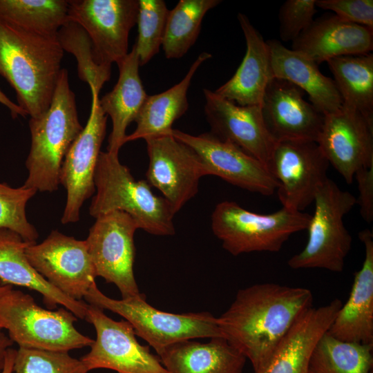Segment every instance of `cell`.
I'll use <instances>...</instances> for the list:
<instances>
[{
    "mask_svg": "<svg viewBox=\"0 0 373 373\" xmlns=\"http://www.w3.org/2000/svg\"><path fill=\"white\" fill-rule=\"evenodd\" d=\"M107 115L99 106V95H92V105L86 126L68 151L59 181L66 191V202L61 222H77L85 200L95 191V172L106 132Z\"/></svg>",
    "mask_w": 373,
    "mask_h": 373,
    "instance_id": "cell-15",
    "label": "cell"
},
{
    "mask_svg": "<svg viewBox=\"0 0 373 373\" xmlns=\"http://www.w3.org/2000/svg\"><path fill=\"white\" fill-rule=\"evenodd\" d=\"M139 226L128 214L113 211L96 218L86 242L97 277L114 284L122 298L138 296L134 272V234Z\"/></svg>",
    "mask_w": 373,
    "mask_h": 373,
    "instance_id": "cell-9",
    "label": "cell"
},
{
    "mask_svg": "<svg viewBox=\"0 0 373 373\" xmlns=\"http://www.w3.org/2000/svg\"><path fill=\"white\" fill-rule=\"evenodd\" d=\"M81 359L68 352L19 347L12 373H88Z\"/></svg>",
    "mask_w": 373,
    "mask_h": 373,
    "instance_id": "cell-36",
    "label": "cell"
},
{
    "mask_svg": "<svg viewBox=\"0 0 373 373\" xmlns=\"http://www.w3.org/2000/svg\"><path fill=\"white\" fill-rule=\"evenodd\" d=\"M95 195L89 213L97 218L106 213L121 211L131 216L139 229L155 236L175 233V212L163 197L155 195L146 180H136L118 155L101 151L95 172Z\"/></svg>",
    "mask_w": 373,
    "mask_h": 373,
    "instance_id": "cell-4",
    "label": "cell"
},
{
    "mask_svg": "<svg viewBox=\"0 0 373 373\" xmlns=\"http://www.w3.org/2000/svg\"><path fill=\"white\" fill-rule=\"evenodd\" d=\"M117 65V82L110 92L99 99V106L112 121L107 151L118 155L125 144L127 127L135 122L148 95L140 77L139 57L134 46Z\"/></svg>",
    "mask_w": 373,
    "mask_h": 373,
    "instance_id": "cell-26",
    "label": "cell"
},
{
    "mask_svg": "<svg viewBox=\"0 0 373 373\" xmlns=\"http://www.w3.org/2000/svg\"><path fill=\"white\" fill-rule=\"evenodd\" d=\"M145 141L149 158L146 181L177 213L198 192L200 178L208 175L207 168L195 151L169 132Z\"/></svg>",
    "mask_w": 373,
    "mask_h": 373,
    "instance_id": "cell-14",
    "label": "cell"
},
{
    "mask_svg": "<svg viewBox=\"0 0 373 373\" xmlns=\"http://www.w3.org/2000/svg\"><path fill=\"white\" fill-rule=\"evenodd\" d=\"M271 58L274 77L287 80L309 96L310 103L323 115L339 110L342 99L333 79L325 76L318 65L280 41H267Z\"/></svg>",
    "mask_w": 373,
    "mask_h": 373,
    "instance_id": "cell-24",
    "label": "cell"
},
{
    "mask_svg": "<svg viewBox=\"0 0 373 373\" xmlns=\"http://www.w3.org/2000/svg\"><path fill=\"white\" fill-rule=\"evenodd\" d=\"M26 257L35 270L61 293L82 300L97 277L86 240L57 230L40 243H30Z\"/></svg>",
    "mask_w": 373,
    "mask_h": 373,
    "instance_id": "cell-12",
    "label": "cell"
},
{
    "mask_svg": "<svg viewBox=\"0 0 373 373\" xmlns=\"http://www.w3.org/2000/svg\"><path fill=\"white\" fill-rule=\"evenodd\" d=\"M329 165L316 142H276L267 167L278 182L276 192L283 207L303 211L311 204L318 189L328 178Z\"/></svg>",
    "mask_w": 373,
    "mask_h": 373,
    "instance_id": "cell-10",
    "label": "cell"
},
{
    "mask_svg": "<svg viewBox=\"0 0 373 373\" xmlns=\"http://www.w3.org/2000/svg\"><path fill=\"white\" fill-rule=\"evenodd\" d=\"M77 318L64 307L44 309L12 286L0 296V327L19 347L69 352L90 347L94 339L75 328Z\"/></svg>",
    "mask_w": 373,
    "mask_h": 373,
    "instance_id": "cell-5",
    "label": "cell"
},
{
    "mask_svg": "<svg viewBox=\"0 0 373 373\" xmlns=\"http://www.w3.org/2000/svg\"><path fill=\"white\" fill-rule=\"evenodd\" d=\"M18 233L0 229V280L5 285H17L39 293L50 308L58 305L84 320L88 303L66 296L51 285L30 265L26 254L27 247Z\"/></svg>",
    "mask_w": 373,
    "mask_h": 373,
    "instance_id": "cell-25",
    "label": "cell"
},
{
    "mask_svg": "<svg viewBox=\"0 0 373 373\" xmlns=\"http://www.w3.org/2000/svg\"><path fill=\"white\" fill-rule=\"evenodd\" d=\"M13 342L9 338L3 329L0 327V373L2 372L6 355L9 348L12 347Z\"/></svg>",
    "mask_w": 373,
    "mask_h": 373,
    "instance_id": "cell-41",
    "label": "cell"
},
{
    "mask_svg": "<svg viewBox=\"0 0 373 373\" xmlns=\"http://www.w3.org/2000/svg\"><path fill=\"white\" fill-rule=\"evenodd\" d=\"M0 103L9 109L12 118L18 116L26 117L28 115L17 104L10 100L8 97L0 89Z\"/></svg>",
    "mask_w": 373,
    "mask_h": 373,
    "instance_id": "cell-40",
    "label": "cell"
},
{
    "mask_svg": "<svg viewBox=\"0 0 373 373\" xmlns=\"http://www.w3.org/2000/svg\"><path fill=\"white\" fill-rule=\"evenodd\" d=\"M169 133L196 153L208 175L218 176L234 186L263 195L276 191L278 182L267 166L233 143L210 132L193 135L172 128Z\"/></svg>",
    "mask_w": 373,
    "mask_h": 373,
    "instance_id": "cell-16",
    "label": "cell"
},
{
    "mask_svg": "<svg viewBox=\"0 0 373 373\" xmlns=\"http://www.w3.org/2000/svg\"><path fill=\"white\" fill-rule=\"evenodd\" d=\"M316 142L347 184L358 169L373 165V123L356 111L341 106L325 115Z\"/></svg>",
    "mask_w": 373,
    "mask_h": 373,
    "instance_id": "cell-17",
    "label": "cell"
},
{
    "mask_svg": "<svg viewBox=\"0 0 373 373\" xmlns=\"http://www.w3.org/2000/svg\"><path fill=\"white\" fill-rule=\"evenodd\" d=\"M326 62L342 106L356 111L373 123V54L337 57Z\"/></svg>",
    "mask_w": 373,
    "mask_h": 373,
    "instance_id": "cell-29",
    "label": "cell"
},
{
    "mask_svg": "<svg viewBox=\"0 0 373 373\" xmlns=\"http://www.w3.org/2000/svg\"><path fill=\"white\" fill-rule=\"evenodd\" d=\"M220 0H180L169 10L162 49L167 59L182 57L195 43L204 17Z\"/></svg>",
    "mask_w": 373,
    "mask_h": 373,
    "instance_id": "cell-32",
    "label": "cell"
},
{
    "mask_svg": "<svg viewBox=\"0 0 373 373\" xmlns=\"http://www.w3.org/2000/svg\"><path fill=\"white\" fill-rule=\"evenodd\" d=\"M364 245L361 268L355 273L347 300L343 304L327 332L343 341L373 344V233H358Z\"/></svg>",
    "mask_w": 373,
    "mask_h": 373,
    "instance_id": "cell-21",
    "label": "cell"
},
{
    "mask_svg": "<svg viewBox=\"0 0 373 373\" xmlns=\"http://www.w3.org/2000/svg\"><path fill=\"white\" fill-rule=\"evenodd\" d=\"M291 50L316 64L341 56L370 53L373 28L324 15L312 23L292 41Z\"/></svg>",
    "mask_w": 373,
    "mask_h": 373,
    "instance_id": "cell-20",
    "label": "cell"
},
{
    "mask_svg": "<svg viewBox=\"0 0 373 373\" xmlns=\"http://www.w3.org/2000/svg\"><path fill=\"white\" fill-rule=\"evenodd\" d=\"M16 350H17L13 349L12 347L8 349L6 355L4 366L1 373H12Z\"/></svg>",
    "mask_w": 373,
    "mask_h": 373,
    "instance_id": "cell-42",
    "label": "cell"
},
{
    "mask_svg": "<svg viewBox=\"0 0 373 373\" xmlns=\"http://www.w3.org/2000/svg\"><path fill=\"white\" fill-rule=\"evenodd\" d=\"M304 92L287 80L274 77L260 105L265 127L276 142L283 140L317 142L324 115L303 97Z\"/></svg>",
    "mask_w": 373,
    "mask_h": 373,
    "instance_id": "cell-19",
    "label": "cell"
},
{
    "mask_svg": "<svg viewBox=\"0 0 373 373\" xmlns=\"http://www.w3.org/2000/svg\"><path fill=\"white\" fill-rule=\"evenodd\" d=\"M84 298L88 304L122 316L133 326L136 336L148 342L158 355L180 341L223 337L218 318L211 314H174L161 311L150 305L144 294L116 300L102 293L95 283Z\"/></svg>",
    "mask_w": 373,
    "mask_h": 373,
    "instance_id": "cell-6",
    "label": "cell"
},
{
    "mask_svg": "<svg viewBox=\"0 0 373 373\" xmlns=\"http://www.w3.org/2000/svg\"><path fill=\"white\" fill-rule=\"evenodd\" d=\"M316 0H287L278 13L280 38L293 41L314 21Z\"/></svg>",
    "mask_w": 373,
    "mask_h": 373,
    "instance_id": "cell-37",
    "label": "cell"
},
{
    "mask_svg": "<svg viewBox=\"0 0 373 373\" xmlns=\"http://www.w3.org/2000/svg\"><path fill=\"white\" fill-rule=\"evenodd\" d=\"M29 128L31 145L26 161L28 177L23 186L54 192L60 184L64 157L84 128L66 68L61 70L49 108L39 117H30Z\"/></svg>",
    "mask_w": 373,
    "mask_h": 373,
    "instance_id": "cell-3",
    "label": "cell"
},
{
    "mask_svg": "<svg viewBox=\"0 0 373 373\" xmlns=\"http://www.w3.org/2000/svg\"><path fill=\"white\" fill-rule=\"evenodd\" d=\"M70 21L90 37L99 64H117L128 53V35L137 23L138 0H69Z\"/></svg>",
    "mask_w": 373,
    "mask_h": 373,
    "instance_id": "cell-13",
    "label": "cell"
},
{
    "mask_svg": "<svg viewBox=\"0 0 373 373\" xmlns=\"http://www.w3.org/2000/svg\"><path fill=\"white\" fill-rule=\"evenodd\" d=\"M57 39L64 52L76 58L79 78L89 85L92 95H99L104 84L111 78V66L97 62L91 40L85 30L69 21L59 29Z\"/></svg>",
    "mask_w": 373,
    "mask_h": 373,
    "instance_id": "cell-33",
    "label": "cell"
},
{
    "mask_svg": "<svg viewBox=\"0 0 373 373\" xmlns=\"http://www.w3.org/2000/svg\"><path fill=\"white\" fill-rule=\"evenodd\" d=\"M342 305L335 298L327 305L305 310L259 373H307L316 345L329 329Z\"/></svg>",
    "mask_w": 373,
    "mask_h": 373,
    "instance_id": "cell-22",
    "label": "cell"
},
{
    "mask_svg": "<svg viewBox=\"0 0 373 373\" xmlns=\"http://www.w3.org/2000/svg\"><path fill=\"white\" fill-rule=\"evenodd\" d=\"M64 57L57 37L0 19V75L15 90L17 104L37 117L51 103Z\"/></svg>",
    "mask_w": 373,
    "mask_h": 373,
    "instance_id": "cell-2",
    "label": "cell"
},
{
    "mask_svg": "<svg viewBox=\"0 0 373 373\" xmlns=\"http://www.w3.org/2000/svg\"><path fill=\"white\" fill-rule=\"evenodd\" d=\"M10 286L12 285L3 284L0 280V296L3 294Z\"/></svg>",
    "mask_w": 373,
    "mask_h": 373,
    "instance_id": "cell-43",
    "label": "cell"
},
{
    "mask_svg": "<svg viewBox=\"0 0 373 373\" xmlns=\"http://www.w3.org/2000/svg\"><path fill=\"white\" fill-rule=\"evenodd\" d=\"M354 177L358 189L356 204L359 206L363 220L371 222L373 220V165L358 169Z\"/></svg>",
    "mask_w": 373,
    "mask_h": 373,
    "instance_id": "cell-39",
    "label": "cell"
},
{
    "mask_svg": "<svg viewBox=\"0 0 373 373\" xmlns=\"http://www.w3.org/2000/svg\"><path fill=\"white\" fill-rule=\"evenodd\" d=\"M313 202L315 208L307 229V244L287 265L293 269L318 268L341 272L352 241L343 218L356 204V197L327 178Z\"/></svg>",
    "mask_w": 373,
    "mask_h": 373,
    "instance_id": "cell-8",
    "label": "cell"
},
{
    "mask_svg": "<svg viewBox=\"0 0 373 373\" xmlns=\"http://www.w3.org/2000/svg\"><path fill=\"white\" fill-rule=\"evenodd\" d=\"M211 57V54L202 52L179 83L161 93L148 95L135 120L136 128L131 134L126 135L124 143L169 133L174 122L188 110L187 93L195 72Z\"/></svg>",
    "mask_w": 373,
    "mask_h": 373,
    "instance_id": "cell-28",
    "label": "cell"
},
{
    "mask_svg": "<svg viewBox=\"0 0 373 373\" xmlns=\"http://www.w3.org/2000/svg\"><path fill=\"white\" fill-rule=\"evenodd\" d=\"M238 20L246 41L245 57L234 75L214 92L239 106H260L267 84L274 78L269 47L242 13Z\"/></svg>",
    "mask_w": 373,
    "mask_h": 373,
    "instance_id": "cell-23",
    "label": "cell"
},
{
    "mask_svg": "<svg viewBox=\"0 0 373 373\" xmlns=\"http://www.w3.org/2000/svg\"><path fill=\"white\" fill-rule=\"evenodd\" d=\"M307 288L272 283L240 289L218 318L223 337L252 365L255 373L266 366L297 318L312 307Z\"/></svg>",
    "mask_w": 373,
    "mask_h": 373,
    "instance_id": "cell-1",
    "label": "cell"
},
{
    "mask_svg": "<svg viewBox=\"0 0 373 373\" xmlns=\"http://www.w3.org/2000/svg\"><path fill=\"white\" fill-rule=\"evenodd\" d=\"M316 6L343 21L373 28L372 0H316Z\"/></svg>",
    "mask_w": 373,
    "mask_h": 373,
    "instance_id": "cell-38",
    "label": "cell"
},
{
    "mask_svg": "<svg viewBox=\"0 0 373 373\" xmlns=\"http://www.w3.org/2000/svg\"><path fill=\"white\" fill-rule=\"evenodd\" d=\"M311 215L282 207L269 214L248 211L233 201L218 203L211 215L213 234L229 254L278 252L289 237L307 230Z\"/></svg>",
    "mask_w": 373,
    "mask_h": 373,
    "instance_id": "cell-7",
    "label": "cell"
},
{
    "mask_svg": "<svg viewBox=\"0 0 373 373\" xmlns=\"http://www.w3.org/2000/svg\"><path fill=\"white\" fill-rule=\"evenodd\" d=\"M159 356L170 373H242L247 360L223 337L211 338L203 343L180 341Z\"/></svg>",
    "mask_w": 373,
    "mask_h": 373,
    "instance_id": "cell-27",
    "label": "cell"
},
{
    "mask_svg": "<svg viewBox=\"0 0 373 373\" xmlns=\"http://www.w3.org/2000/svg\"><path fill=\"white\" fill-rule=\"evenodd\" d=\"M138 36L134 46L140 66H143L159 52L169 10L162 0H138Z\"/></svg>",
    "mask_w": 373,
    "mask_h": 373,
    "instance_id": "cell-34",
    "label": "cell"
},
{
    "mask_svg": "<svg viewBox=\"0 0 373 373\" xmlns=\"http://www.w3.org/2000/svg\"><path fill=\"white\" fill-rule=\"evenodd\" d=\"M37 192L23 185L14 188L0 182V229L12 231L26 242H36L39 234L28 221L26 208Z\"/></svg>",
    "mask_w": 373,
    "mask_h": 373,
    "instance_id": "cell-35",
    "label": "cell"
},
{
    "mask_svg": "<svg viewBox=\"0 0 373 373\" xmlns=\"http://www.w3.org/2000/svg\"><path fill=\"white\" fill-rule=\"evenodd\" d=\"M84 320L93 325L96 332L90 351L80 358L88 372L102 368L117 373H170L149 346L138 343L127 321H115L90 304Z\"/></svg>",
    "mask_w": 373,
    "mask_h": 373,
    "instance_id": "cell-11",
    "label": "cell"
},
{
    "mask_svg": "<svg viewBox=\"0 0 373 373\" xmlns=\"http://www.w3.org/2000/svg\"><path fill=\"white\" fill-rule=\"evenodd\" d=\"M203 93L210 133L267 166L276 142L265 127L260 106H239L207 88Z\"/></svg>",
    "mask_w": 373,
    "mask_h": 373,
    "instance_id": "cell-18",
    "label": "cell"
},
{
    "mask_svg": "<svg viewBox=\"0 0 373 373\" xmlns=\"http://www.w3.org/2000/svg\"><path fill=\"white\" fill-rule=\"evenodd\" d=\"M68 0H0V19L26 30L57 37L70 21Z\"/></svg>",
    "mask_w": 373,
    "mask_h": 373,
    "instance_id": "cell-30",
    "label": "cell"
},
{
    "mask_svg": "<svg viewBox=\"0 0 373 373\" xmlns=\"http://www.w3.org/2000/svg\"><path fill=\"white\" fill-rule=\"evenodd\" d=\"M373 344L337 339L325 332L309 358L307 373H370Z\"/></svg>",
    "mask_w": 373,
    "mask_h": 373,
    "instance_id": "cell-31",
    "label": "cell"
}]
</instances>
